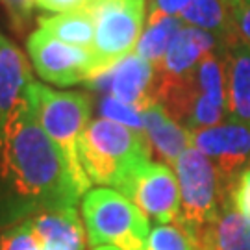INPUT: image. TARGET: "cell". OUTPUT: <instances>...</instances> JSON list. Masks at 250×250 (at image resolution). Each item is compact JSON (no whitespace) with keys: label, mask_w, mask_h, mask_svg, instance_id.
<instances>
[{"label":"cell","mask_w":250,"mask_h":250,"mask_svg":"<svg viewBox=\"0 0 250 250\" xmlns=\"http://www.w3.org/2000/svg\"><path fill=\"white\" fill-rule=\"evenodd\" d=\"M95 250H119L117 247H109V245H104V247H95Z\"/></svg>","instance_id":"obj_28"},{"label":"cell","mask_w":250,"mask_h":250,"mask_svg":"<svg viewBox=\"0 0 250 250\" xmlns=\"http://www.w3.org/2000/svg\"><path fill=\"white\" fill-rule=\"evenodd\" d=\"M154 78L156 69L137 52L128 54L111 69L100 72L89 83L107 97L121 100L139 109L146 107L154 100Z\"/></svg>","instance_id":"obj_10"},{"label":"cell","mask_w":250,"mask_h":250,"mask_svg":"<svg viewBox=\"0 0 250 250\" xmlns=\"http://www.w3.org/2000/svg\"><path fill=\"white\" fill-rule=\"evenodd\" d=\"M184 24L209 32L224 50L239 41L233 24L230 6L224 0H189L186 9L180 13Z\"/></svg>","instance_id":"obj_16"},{"label":"cell","mask_w":250,"mask_h":250,"mask_svg":"<svg viewBox=\"0 0 250 250\" xmlns=\"http://www.w3.org/2000/svg\"><path fill=\"white\" fill-rule=\"evenodd\" d=\"M37 24L67 45L80 46L87 50L93 48L95 19L87 8L56 13V15H41L37 19Z\"/></svg>","instance_id":"obj_17"},{"label":"cell","mask_w":250,"mask_h":250,"mask_svg":"<svg viewBox=\"0 0 250 250\" xmlns=\"http://www.w3.org/2000/svg\"><path fill=\"white\" fill-rule=\"evenodd\" d=\"M143 115V132L150 143V148L165 165H176L178 158L191 145V132L180 126L161 104L152 102L141 109Z\"/></svg>","instance_id":"obj_14"},{"label":"cell","mask_w":250,"mask_h":250,"mask_svg":"<svg viewBox=\"0 0 250 250\" xmlns=\"http://www.w3.org/2000/svg\"><path fill=\"white\" fill-rule=\"evenodd\" d=\"M0 4L8 11L11 24L17 30H24L32 15V9L36 6V0H0Z\"/></svg>","instance_id":"obj_25"},{"label":"cell","mask_w":250,"mask_h":250,"mask_svg":"<svg viewBox=\"0 0 250 250\" xmlns=\"http://www.w3.org/2000/svg\"><path fill=\"white\" fill-rule=\"evenodd\" d=\"M188 4L189 0H150V4H148V21L161 17H178Z\"/></svg>","instance_id":"obj_26"},{"label":"cell","mask_w":250,"mask_h":250,"mask_svg":"<svg viewBox=\"0 0 250 250\" xmlns=\"http://www.w3.org/2000/svg\"><path fill=\"white\" fill-rule=\"evenodd\" d=\"M224 2H226V4H230V2H232V0H224Z\"/></svg>","instance_id":"obj_30"},{"label":"cell","mask_w":250,"mask_h":250,"mask_svg":"<svg viewBox=\"0 0 250 250\" xmlns=\"http://www.w3.org/2000/svg\"><path fill=\"white\" fill-rule=\"evenodd\" d=\"M28 100L39 126L63 154L76 182L87 193L91 180L82 165L80 143L91 115L89 99L83 93L56 91L32 82L28 87Z\"/></svg>","instance_id":"obj_3"},{"label":"cell","mask_w":250,"mask_h":250,"mask_svg":"<svg viewBox=\"0 0 250 250\" xmlns=\"http://www.w3.org/2000/svg\"><path fill=\"white\" fill-rule=\"evenodd\" d=\"M146 250H197L189 233L176 224H158L150 230Z\"/></svg>","instance_id":"obj_20"},{"label":"cell","mask_w":250,"mask_h":250,"mask_svg":"<svg viewBox=\"0 0 250 250\" xmlns=\"http://www.w3.org/2000/svg\"><path fill=\"white\" fill-rule=\"evenodd\" d=\"M0 250H43L34 235L26 219L17 224L2 228L0 232Z\"/></svg>","instance_id":"obj_22"},{"label":"cell","mask_w":250,"mask_h":250,"mask_svg":"<svg viewBox=\"0 0 250 250\" xmlns=\"http://www.w3.org/2000/svg\"><path fill=\"white\" fill-rule=\"evenodd\" d=\"M230 204L250 223V167L243 170L233 182L230 189Z\"/></svg>","instance_id":"obj_23"},{"label":"cell","mask_w":250,"mask_h":250,"mask_svg":"<svg viewBox=\"0 0 250 250\" xmlns=\"http://www.w3.org/2000/svg\"><path fill=\"white\" fill-rule=\"evenodd\" d=\"M85 191L39 126L26 97L9 117L0 152V228L28 217L76 208Z\"/></svg>","instance_id":"obj_1"},{"label":"cell","mask_w":250,"mask_h":250,"mask_svg":"<svg viewBox=\"0 0 250 250\" xmlns=\"http://www.w3.org/2000/svg\"><path fill=\"white\" fill-rule=\"evenodd\" d=\"M219 50V43L209 32L195 26H186L172 39L156 74L167 78H184L197 69V65L206 54Z\"/></svg>","instance_id":"obj_13"},{"label":"cell","mask_w":250,"mask_h":250,"mask_svg":"<svg viewBox=\"0 0 250 250\" xmlns=\"http://www.w3.org/2000/svg\"><path fill=\"white\" fill-rule=\"evenodd\" d=\"M87 9L95 19L91 52L95 58V76H99L137 46L143 34L145 0H102Z\"/></svg>","instance_id":"obj_6"},{"label":"cell","mask_w":250,"mask_h":250,"mask_svg":"<svg viewBox=\"0 0 250 250\" xmlns=\"http://www.w3.org/2000/svg\"><path fill=\"white\" fill-rule=\"evenodd\" d=\"M221 52L226 63L228 111L233 121L250 126V46L237 41Z\"/></svg>","instance_id":"obj_15"},{"label":"cell","mask_w":250,"mask_h":250,"mask_svg":"<svg viewBox=\"0 0 250 250\" xmlns=\"http://www.w3.org/2000/svg\"><path fill=\"white\" fill-rule=\"evenodd\" d=\"M32 72L24 54L0 34V137L6 134L9 117L26 97Z\"/></svg>","instance_id":"obj_11"},{"label":"cell","mask_w":250,"mask_h":250,"mask_svg":"<svg viewBox=\"0 0 250 250\" xmlns=\"http://www.w3.org/2000/svg\"><path fill=\"white\" fill-rule=\"evenodd\" d=\"M119 191L158 224L178 221L180 186L169 165L143 161L130 172Z\"/></svg>","instance_id":"obj_8"},{"label":"cell","mask_w":250,"mask_h":250,"mask_svg":"<svg viewBox=\"0 0 250 250\" xmlns=\"http://www.w3.org/2000/svg\"><path fill=\"white\" fill-rule=\"evenodd\" d=\"M99 2H102V0H87V6H85V8H89V6H95V4H99Z\"/></svg>","instance_id":"obj_29"},{"label":"cell","mask_w":250,"mask_h":250,"mask_svg":"<svg viewBox=\"0 0 250 250\" xmlns=\"http://www.w3.org/2000/svg\"><path fill=\"white\" fill-rule=\"evenodd\" d=\"M43 250H85V230L76 208H58L28 217Z\"/></svg>","instance_id":"obj_12"},{"label":"cell","mask_w":250,"mask_h":250,"mask_svg":"<svg viewBox=\"0 0 250 250\" xmlns=\"http://www.w3.org/2000/svg\"><path fill=\"white\" fill-rule=\"evenodd\" d=\"M82 215L93 247L146 250L150 235L148 217L115 189H93L83 195Z\"/></svg>","instance_id":"obj_5"},{"label":"cell","mask_w":250,"mask_h":250,"mask_svg":"<svg viewBox=\"0 0 250 250\" xmlns=\"http://www.w3.org/2000/svg\"><path fill=\"white\" fill-rule=\"evenodd\" d=\"M36 6L46 11H56V13H65V11H74V9H83L87 6V0H36Z\"/></svg>","instance_id":"obj_27"},{"label":"cell","mask_w":250,"mask_h":250,"mask_svg":"<svg viewBox=\"0 0 250 250\" xmlns=\"http://www.w3.org/2000/svg\"><path fill=\"white\" fill-rule=\"evenodd\" d=\"M26 46L39 78L54 85L67 87L89 82L95 76V58L91 50L67 45L43 28L30 34Z\"/></svg>","instance_id":"obj_7"},{"label":"cell","mask_w":250,"mask_h":250,"mask_svg":"<svg viewBox=\"0 0 250 250\" xmlns=\"http://www.w3.org/2000/svg\"><path fill=\"white\" fill-rule=\"evenodd\" d=\"M100 115L107 119V121H113L119 125L130 126L134 130L143 132V115H141V109L130 104H125L121 100L113 99V97H104L99 104Z\"/></svg>","instance_id":"obj_21"},{"label":"cell","mask_w":250,"mask_h":250,"mask_svg":"<svg viewBox=\"0 0 250 250\" xmlns=\"http://www.w3.org/2000/svg\"><path fill=\"white\" fill-rule=\"evenodd\" d=\"M174 169L180 186V215L176 223L200 250L206 232L219 219L224 206L230 204V191L224 188L213 161L193 146L180 156Z\"/></svg>","instance_id":"obj_4"},{"label":"cell","mask_w":250,"mask_h":250,"mask_svg":"<svg viewBox=\"0 0 250 250\" xmlns=\"http://www.w3.org/2000/svg\"><path fill=\"white\" fill-rule=\"evenodd\" d=\"M200 250H250V223L226 204L206 232Z\"/></svg>","instance_id":"obj_18"},{"label":"cell","mask_w":250,"mask_h":250,"mask_svg":"<svg viewBox=\"0 0 250 250\" xmlns=\"http://www.w3.org/2000/svg\"><path fill=\"white\" fill-rule=\"evenodd\" d=\"M182 28H184V21L180 17H161L146 21V30L139 37L135 52L146 62H150L154 69L160 67L172 39L178 36Z\"/></svg>","instance_id":"obj_19"},{"label":"cell","mask_w":250,"mask_h":250,"mask_svg":"<svg viewBox=\"0 0 250 250\" xmlns=\"http://www.w3.org/2000/svg\"><path fill=\"white\" fill-rule=\"evenodd\" d=\"M228 6L239 41L250 46V0H232Z\"/></svg>","instance_id":"obj_24"},{"label":"cell","mask_w":250,"mask_h":250,"mask_svg":"<svg viewBox=\"0 0 250 250\" xmlns=\"http://www.w3.org/2000/svg\"><path fill=\"white\" fill-rule=\"evenodd\" d=\"M150 152L145 132L107 119L93 121L80 143L82 165L91 184L115 186L117 189L135 167L150 160Z\"/></svg>","instance_id":"obj_2"},{"label":"cell","mask_w":250,"mask_h":250,"mask_svg":"<svg viewBox=\"0 0 250 250\" xmlns=\"http://www.w3.org/2000/svg\"><path fill=\"white\" fill-rule=\"evenodd\" d=\"M191 146L213 161L224 188L232 189L235 178L250 167V126L239 121L191 132Z\"/></svg>","instance_id":"obj_9"}]
</instances>
